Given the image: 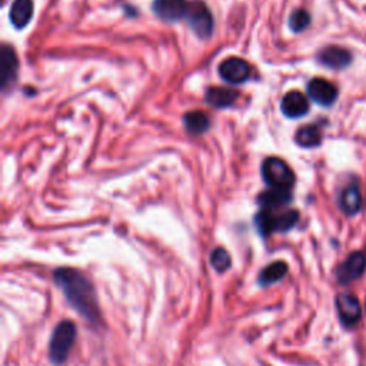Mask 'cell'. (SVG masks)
I'll return each instance as SVG.
<instances>
[{
    "instance_id": "22",
    "label": "cell",
    "mask_w": 366,
    "mask_h": 366,
    "mask_svg": "<svg viewBox=\"0 0 366 366\" xmlns=\"http://www.w3.org/2000/svg\"><path fill=\"white\" fill-rule=\"evenodd\" d=\"M310 23V16L306 11L303 9H298L295 11L291 18H289V28L293 31V32H302L305 31Z\"/></svg>"
},
{
    "instance_id": "11",
    "label": "cell",
    "mask_w": 366,
    "mask_h": 366,
    "mask_svg": "<svg viewBox=\"0 0 366 366\" xmlns=\"http://www.w3.org/2000/svg\"><path fill=\"white\" fill-rule=\"evenodd\" d=\"M281 109L286 117L299 119L309 112V100L303 93L292 90L283 96L281 102Z\"/></svg>"
},
{
    "instance_id": "4",
    "label": "cell",
    "mask_w": 366,
    "mask_h": 366,
    "mask_svg": "<svg viewBox=\"0 0 366 366\" xmlns=\"http://www.w3.org/2000/svg\"><path fill=\"white\" fill-rule=\"evenodd\" d=\"M262 177L272 189H292L295 185V173L279 157H266L262 163Z\"/></svg>"
},
{
    "instance_id": "17",
    "label": "cell",
    "mask_w": 366,
    "mask_h": 366,
    "mask_svg": "<svg viewBox=\"0 0 366 366\" xmlns=\"http://www.w3.org/2000/svg\"><path fill=\"white\" fill-rule=\"evenodd\" d=\"M18 63L19 62L15 51L5 45L2 49V53H0V75H2L4 88H6L9 83H12V80H15L18 66H19Z\"/></svg>"
},
{
    "instance_id": "19",
    "label": "cell",
    "mask_w": 366,
    "mask_h": 366,
    "mask_svg": "<svg viewBox=\"0 0 366 366\" xmlns=\"http://www.w3.org/2000/svg\"><path fill=\"white\" fill-rule=\"evenodd\" d=\"M183 125H185L187 132L191 135H204L211 127L209 117L201 110L187 113L185 117H183Z\"/></svg>"
},
{
    "instance_id": "18",
    "label": "cell",
    "mask_w": 366,
    "mask_h": 366,
    "mask_svg": "<svg viewBox=\"0 0 366 366\" xmlns=\"http://www.w3.org/2000/svg\"><path fill=\"white\" fill-rule=\"evenodd\" d=\"M288 269H289L288 263L283 261L272 262L261 271L258 282L261 286H269V285L278 283L285 278V275L288 273Z\"/></svg>"
},
{
    "instance_id": "21",
    "label": "cell",
    "mask_w": 366,
    "mask_h": 366,
    "mask_svg": "<svg viewBox=\"0 0 366 366\" xmlns=\"http://www.w3.org/2000/svg\"><path fill=\"white\" fill-rule=\"evenodd\" d=\"M211 265L218 273H225L232 265L229 252L225 248L214 249L211 253Z\"/></svg>"
},
{
    "instance_id": "5",
    "label": "cell",
    "mask_w": 366,
    "mask_h": 366,
    "mask_svg": "<svg viewBox=\"0 0 366 366\" xmlns=\"http://www.w3.org/2000/svg\"><path fill=\"white\" fill-rule=\"evenodd\" d=\"M187 21L195 35L199 39H209L214 32V16L211 9L202 2V0H195L191 2L189 11L187 15Z\"/></svg>"
},
{
    "instance_id": "15",
    "label": "cell",
    "mask_w": 366,
    "mask_h": 366,
    "mask_svg": "<svg viewBox=\"0 0 366 366\" xmlns=\"http://www.w3.org/2000/svg\"><path fill=\"white\" fill-rule=\"evenodd\" d=\"M33 0H14V4L11 6L9 18L11 23L16 29H23L29 25L33 16Z\"/></svg>"
},
{
    "instance_id": "6",
    "label": "cell",
    "mask_w": 366,
    "mask_h": 366,
    "mask_svg": "<svg viewBox=\"0 0 366 366\" xmlns=\"http://www.w3.org/2000/svg\"><path fill=\"white\" fill-rule=\"evenodd\" d=\"M189 5L188 0H155L152 9L160 21L173 23L187 19Z\"/></svg>"
},
{
    "instance_id": "7",
    "label": "cell",
    "mask_w": 366,
    "mask_h": 366,
    "mask_svg": "<svg viewBox=\"0 0 366 366\" xmlns=\"http://www.w3.org/2000/svg\"><path fill=\"white\" fill-rule=\"evenodd\" d=\"M251 65L241 58H229L219 65V75L229 85L245 83L251 78Z\"/></svg>"
},
{
    "instance_id": "9",
    "label": "cell",
    "mask_w": 366,
    "mask_h": 366,
    "mask_svg": "<svg viewBox=\"0 0 366 366\" xmlns=\"http://www.w3.org/2000/svg\"><path fill=\"white\" fill-rule=\"evenodd\" d=\"M336 310L339 320L343 326L352 328L360 320V305L359 300L349 293H340L336 296Z\"/></svg>"
},
{
    "instance_id": "20",
    "label": "cell",
    "mask_w": 366,
    "mask_h": 366,
    "mask_svg": "<svg viewBox=\"0 0 366 366\" xmlns=\"http://www.w3.org/2000/svg\"><path fill=\"white\" fill-rule=\"evenodd\" d=\"M295 142L302 147H316L322 142V133L318 126L308 125L298 129L295 135Z\"/></svg>"
},
{
    "instance_id": "3",
    "label": "cell",
    "mask_w": 366,
    "mask_h": 366,
    "mask_svg": "<svg viewBox=\"0 0 366 366\" xmlns=\"http://www.w3.org/2000/svg\"><path fill=\"white\" fill-rule=\"evenodd\" d=\"M299 221L298 211H286L282 214H275V211L261 209V212L255 216V225L259 234L265 238L272 235L273 232H288L291 231Z\"/></svg>"
},
{
    "instance_id": "1",
    "label": "cell",
    "mask_w": 366,
    "mask_h": 366,
    "mask_svg": "<svg viewBox=\"0 0 366 366\" xmlns=\"http://www.w3.org/2000/svg\"><path fill=\"white\" fill-rule=\"evenodd\" d=\"M53 282L62 291L69 305L92 326L102 325L98 293L92 281L73 268H59L53 272Z\"/></svg>"
},
{
    "instance_id": "10",
    "label": "cell",
    "mask_w": 366,
    "mask_h": 366,
    "mask_svg": "<svg viewBox=\"0 0 366 366\" xmlns=\"http://www.w3.org/2000/svg\"><path fill=\"white\" fill-rule=\"evenodd\" d=\"M308 95L315 103L320 106H330L338 98V89L329 80L315 78L308 83Z\"/></svg>"
},
{
    "instance_id": "13",
    "label": "cell",
    "mask_w": 366,
    "mask_h": 366,
    "mask_svg": "<svg viewBox=\"0 0 366 366\" xmlns=\"http://www.w3.org/2000/svg\"><path fill=\"white\" fill-rule=\"evenodd\" d=\"M360 205H362V197H360L359 187L356 182H352L339 194V208L345 215L353 216L360 211Z\"/></svg>"
},
{
    "instance_id": "16",
    "label": "cell",
    "mask_w": 366,
    "mask_h": 366,
    "mask_svg": "<svg viewBox=\"0 0 366 366\" xmlns=\"http://www.w3.org/2000/svg\"><path fill=\"white\" fill-rule=\"evenodd\" d=\"M291 201H292V192L289 189L269 188L268 191L262 192L258 198V202L262 206V209H269V211H276L282 206H286Z\"/></svg>"
},
{
    "instance_id": "14",
    "label": "cell",
    "mask_w": 366,
    "mask_h": 366,
    "mask_svg": "<svg viewBox=\"0 0 366 366\" xmlns=\"http://www.w3.org/2000/svg\"><path fill=\"white\" fill-rule=\"evenodd\" d=\"M205 99L211 106L218 108V109H225V108H231L236 103V100L239 99V92L232 88L212 86L206 90Z\"/></svg>"
},
{
    "instance_id": "8",
    "label": "cell",
    "mask_w": 366,
    "mask_h": 366,
    "mask_svg": "<svg viewBox=\"0 0 366 366\" xmlns=\"http://www.w3.org/2000/svg\"><path fill=\"white\" fill-rule=\"evenodd\" d=\"M366 269V255L360 251L350 253L336 269V278L339 283L346 285L360 278Z\"/></svg>"
},
{
    "instance_id": "2",
    "label": "cell",
    "mask_w": 366,
    "mask_h": 366,
    "mask_svg": "<svg viewBox=\"0 0 366 366\" xmlns=\"http://www.w3.org/2000/svg\"><path fill=\"white\" fill-rule=\"evenodd\" d=\"M78 328L72 320H62L55 328L48 347V357L55 366H61L69 357V353L76 342Z\"/></svg>"
},
{
    "instance_id": "12",
    "label": "cell",
    "mask_w": 366,
    "mask_h": 366,
    "mask_svg": "<svg viewBox=\"0 0 366 366\" xmlns=\"http://www.w3.org/2000/svg\"><path fill=\"white\" fill-rule=\"evenodd\" d=\"M318 62L329 69H343L350 65V53L339 46H328L318 55Z\"/></svg>"
}]
</instances>
